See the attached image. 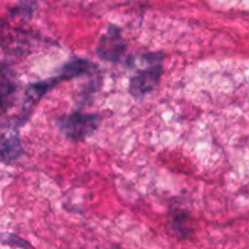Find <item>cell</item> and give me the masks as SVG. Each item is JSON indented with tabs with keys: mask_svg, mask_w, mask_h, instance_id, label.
<instances>
[{
	"mask_svg": "<svg viewBox=\"0 0 249 249\" xmlns=\"http://www.w3.org/2000/svg\"><path fill=\"white\" fill-rule=\"evenodd\" d=\"M126 43L122 36L121 29L116 26H109L106 33L101 36L96 53L100 58L108 62H118L124 56Z\"/></svg>",
	"mask_w": 249,
	"mask_h": 249,
	"instance_id": "cell-3",
	"label": "cell"
},
{
	"mask_svg": "<svg viewBox=\"0 0 249 249\" xmlns=\"http://www.w3.org/2000/svg\"><path fill=\"white\" fill-rule=\"evenodd\" d=\"M172 223L174 230L181 236H186L187 233L191 232V218L185 212L175 211L173 214Z\"/></svg>",
	"mask_w": 249,
	"mask_h": 249,
	"instance_id": "cell-7",
	"label": "cell"
},
{
	"mask_svg": "<svg viewBox=\"0 0 249 249\" xmlns=\"http://www.w3.org/2000/svg\"><path fill=\"white\" fill-rule=\"evenodd\" d=\"M23 147L17 133L0 134V160L12 162L21 157Z\"/></svg>",
	"mask_w": 249,
	"mask_h": 249,
	"instance_id": "cell-5",
	"label": "cell"
},
{
	"mask_svg": "<svg viewBox=\"0 0 249 249\" xmlns=\"http://www.w3.org/2000/svg\"><path fill=\"white\" fill-rule=\"evenodd\" d=\"M96 67L97 66L91 61L85 60V58H74V60H71L70 62L65 63L60 68L57 74L63 80H68L80 77V75L90 74L91 72L96 71Z\"/></svg>",
	"mask_w": 249,
	"mask_h": 249,
	"instance_id": "cell-6",
	"label": "cell"
},
{
	"mask_svg": "<svg viewBox=\"0 0 249 249\" xmlns=\"http://www.w3.org/2000/svg\"><path fill=\"white\" fill-rule=\"evenodd\" d=\"M62 78L57 74L56 77L49 78V79L32 83V84L27 88L24 109L28 111L29 108H33V107L40 101V99L46 94V92L50 91L53 87H56V85H57L58 83L62 82Z\"/></svg>",
	"mask_w": 249,
	"mask_h": 249,
	"instance_id": "cell-4",
	"label": "cell"
},
{
	"mask_svg": "<svg viewBox=\"0 0 249 249\" xmlns=\"http://www.w3.org/2000/svg\"><path fill=\"white\" fill-rule=\"evenodd\" d=\"M5 242L9 243V245L17 246V247H22V248H27L29 246L26 241L21 240V238L17 237V236H15V235H7Z\"/></svg>",
	"mask_w": 249,
	"mask_h": 249,
	"instance_id": "cell-8",
	"label": "cell"
},
{
	"mask_svg": "<svg viewBox=\"0 0 249 249\" xmlns=\"http://www.w3.org/2000/svg\"><path fill=\"white\" fill-rule=\"evenodd\" d=\"M163 73L162 63L147 65V68L139 71L129 82V92L134 99H142L156 89L160 82Z\"/></svg>",
	"mask_w": 249,
	"mask_h": 249,
	"instance_id": "cell-2",
	"label": "cell"
},
{
	"mask_svg": "<svg viewBox=\"0 0 249 249\" xmlns=\"http://www.w3.org/2000/svg\"><path fill=\"white\" fill-rule=\"evenodd\" d=\"M101 117L95 113L73 112L57 119L58 129L72 141H84L99 129Z\"/></svg>",
	"mask_w": 249,
	"mask_h": 249,
	"instance_id": "cell-1",
	"label": "cell"
}]
</instances>
